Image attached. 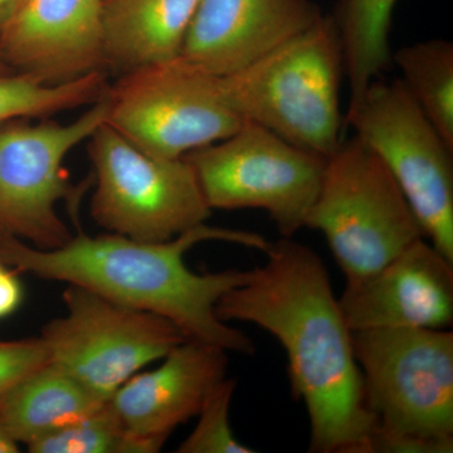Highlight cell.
<instances>
[{"label":"cell","mask_w":453,"mask_h":453,"mask_svg":"<svg viewBox=\"0 0 453 453\" xmlns=\"http://www.w3.org/2000/svg\"><path fill=\"white\" fill-rule=\"evenodd\" d=\"M265 253L266 262L220 297L217 316L257 325L279 340L292 395L308 411L309 452L372 453L377 418L323 259L292 238L271 242Z\"/></svg>","instance_id":"cell-1"},{"label":"cell","mask_w":453,"mask_h":453,"mask_svg":"<svg viewBox=\"0 0 453 453\" xmlns=\"http://www.w3.org/2000/svg\"><path fill=\"white\" fill-rule=\"evenodd\" d=\"M223 241L266 252L270 241L253 232L207 223L165 242H139L110 234L73 235L55 250L35 249L0 234V262L38 279L81 286L127 308L153 312L177 325L187 339L253 356L256 345L217 316L220 297L249 280L250 271L196 273L184 256L196 244Z\"/></svg>","instance_id":"cell-2"},{"label":"cell","mask_w":453,"mask_h":453,"mask_svg":"<svg viewBox=\"0 0 453 453\" xmlns=\"http://www.w3.org/2000/svg\"><path fill=\"white\" fill-rule=\"evenodd\" d=\"M353 348L378 423L372 453H451V330H360Z\"/></svg>","instance_id":"cell-3"},{"label":"cell","mask_w":453,"mask_h":453,"mask_svg":"<svg viewBox=\"0 0 453 453\" xmlns=\"http://www.w3.org/2000/svg\"><path fill=\"white\" fill-rule=\"evenodd\" d=\"M344 74L335 18L323 16L255 64L220 77L226 100L253 122L301 149L330 157L342 144Z\"/></svg>","instance_id":"cell-4"},{"label":"cell","mask_w":453,"mask_h":453,"mask_svg":"<svg viewBox=\"0 0 453 453\" xmlns=\"http://www.w3.org/2000/svg\"><path fill=\"white\" fill-rule=\"evenodd\" d=\"M305 226L326 238L347 285L365 281L425 237L388 168L357 136L327 157Z\"/></svg>","instance_id":"cell-5"},{"label":"cell","mask_w":453,"mask_h":453,"mask_svg":"<svg viewBox=\"0 0 453 453\" xmlns=\"http://www.w3.org/2000/svg\"><path fill=\"white\" fill-rule=\"evenodd\" d=\"M106 121L146 153L184 157L244 124L220 77L181 56L122 73L105 92Z\"/></svg>","instance_id":"cell-6"},{"label":"cell","mask_w":453,"mask_h":453,"mask_svg":"<svg viewBox=\"0 0 453 453\" xmlns=\"http://www.w3.org/2000/svg\"><path fill=\"white\" fill-rule=\"evenodd\" d=\"M88 142L96 177L91 216L110 234L165 242L210 219L211 207L186 157L146 153L105 122Z\"/></svg>","instance_id":"cell-7"},{"label":"cell","mask_w":453,"mask_h":453,"mask_svg":"<svg viewBox=\"0 0 453 453\" xmlns=\"http://www.w3.org/2000/svg\"><path fill=\"white\" fill-rule=\"evenodd\" d=\"M184 157L211 211H265L282 238L305 226L327 162L249 121Z\"/></svg>","instance_id":"cell-8"},{"label":"cell","mask_w":453,"mask_h":453,"mask_svg":"<svg viewBox=\"0 0 453 453\" xmlns=\"http://www.w3.org/2000/svg\"><path fill=\"white\" fill-rule=\"evenodd\" d=\"M347 122L388 168L429 243L453 262V150L401 80H374L349 104Z\"/></svg>","instance_id":"cell-9"},{"label":"cell","mask_w":453,"mask_h":453,"mask_svg":"<svg viewBox=\"0 0 453 453\" xmlns=\"http://www.w3.org/2000/svg\"><path fill=\"white\" fill-rule=\"evenodd\" d=\"M65 315L41 330L50 360L107 401L187 338L163 316L127 308L81 286L64 291Z\"/></svg>","instance_id":"cell-10"},{"label":"cell","mask_w":453,"mask_h":453,"mask_svg":"<svg viewBox=\"0 0 453 453\" xmlns=\"http://www.w3.org/2000/svg\"><path fill=\"white\" fill-rule=\"evenodd\" d=\"M106 112L104 94L68 124L17 119L0 125V234L41 250L73 237L57 211L71 192L65 160L106 121Z\"/></svg>","instance_id":"cell-11"},{"label":"cell","mask_w":453,"mask_h":453,"mask_svg":"<svg viewBox=\"0 0 453 453\" xmlns=\"http://www.w3.org/2000/svg\"><path fill=\"white\" fill-rule=\"evenodd\" d=\"M0 55L50 85L104 70L103 0H26L0 31Z\"/></svg>","instance_id":"cell-12"},{"label":"cell","mask_w":453,"mask_h":453,"mask_svg":"<svg viewBox=\"0 0 453 453\" xmlns=\"http://www.w3.org/2000/svg\"><path fill=\"white\" fill-rule=\"evenodd\" d=\"M351 332L387 327L449 329L453 323V262L425 237L339 299Z\"/></svg>","instance_id":"cell-13"},{"label":"cell","mask_w":453,"mask_h":453,"mask_svg":"<svg viewBox=\"0 0 453 453\" xmlns=\"http://www.w3.org/2000/svg\"><path fill=\"white\" fill-rule=\"evenodd\" d=\"M321 17L312 0H199L180 56L213 76H231Z\"/></svg>","instance_id":"cell-14"},{"label":"cell","mask_w":453,"mask_h":453,"mask_svg":"<svg viewBox=\"0 0 453 453\" xmlns=\"http://www.w3.org/2000/svg\"><path fill=\"white\" fill-rule=\"evenodd\" d=\"M226 351L187 339L150 372H136L107 401L130 436L164 446L172 432L196 417L226 377Z\"/></svg>","instance_id":"cell-15"},{"label":"cell","mask_w":453,"mask_h":453,"mask_svg":"<svg viewBox=\"0 0 453 453\" xmlns=\"http://www.w3.org/2000/svg\"><path fill=\"white\" fill-rule=\"evenodd\" d=\"M199 0H103L105 67L125 73L180 56Z\"/></svg>","instance_id":"cell-16"},{"label":"cell","mask_w":453,"mask_h":453,"mask_svg":"<svg viewBox=\"0 0 453 453\" xmlns=\"http://www.w3.org/2000/svg\"><path fill=\"white\" fill-rule=\"evenodd\" d=\"M104 402L50 362L0 398V426L17 443L28 446L79 421Z\"/></svg>","instance_id":"cell-17"},{"label":"cell","mask_w":453,"mask_h":453,"mask_svg":"<svg viewBox=\"0 0 453 453\" xmlns=\"http://www.w3.org/2000/svg\"><path fill=\"white\" fill-rule=\"evenodd\" d=\"M396 0H344L338 23L350 101L359 97L390 62L389 33Z\"/></svg>","instance_id":"cell-18"},{"label":"cell","mask_w":453,"mask_h":453,"mask_svg":"<svg viewBox=\"0 0 453 453\" xmlns=\"http://www.w3.org/2000/svg\"><path fill=\"white\" fill-rule=\"evenodd\" d=\"M393 58L404 88L453 150L452 42H418L399 50Z\"/></svg>","instance_id":"cell-19"},{"label":"cell","mask_w":453,"mask_h":453,"mask_svg":"<svg viewBox=\"0 0 453 453\" xmlns=\"http://www.w3.org/2000/svg\"><path fill=\"white\" fill-rule=\"evenodd\" d=\"M107 88L109 83L104 70L57 85L14 71L0 73V125L17 119L47 118L83 105H94Z\"/></svg>","instance_id":"cell-20"},{"label":"cell","mask_w":453,"mask_h":453,"mask_svg":"<svg viewBox=\"0 0 453 453\" xmlns=\"http://www.w3.org/2000/svg\"><path fill=\"white\" fill-rule=\"evenodd\" d=\"M27 447L32 453H154L163 446L127 434L106 401L79 421Z\"/></svg>","instance_id":"cell-21"},{"label":"cell","mask_w":453,"mask_h":453,"mask_svg":"<svg viewBox=\"0 0 453 453\" xmlns=\"http://www.w3.org/2000/svg\"><path fill=\"white\" fill-rule=\"evenodd\" d=\"M235 390V381L225 378L211 390L202 410L196 414L198 423L192 434L178 447V453H255L234 437L229 426V408Z\"/></svg>","instance_id":"cell-22"},{"label":"cell","mask_w":453,"mask_h":453,"mask_svg":"<svg viewBox=\"0 0 453 453\" xmlns=\"http://www.w3.org/2000/svg\"><path fill=\"white\" fill-rule=\"evenodd\" d=\"M50 362L49 348L41 336L0 342V398Z\"/></svg>","instance_id":"cell-23"},{"label":"cell","mask_w":453,"mask_h":453,"mask_svg":"<svg viewBox=\"0 0 453 453\" xmlns=\"http://www.w3.org/2000/svg\"><path fill=\"white\" fill-rule=\"evenodd\" d=\"M22 286L13 273L3 270L0 273V319L13 314L22 301Z\"/></svg>","instance_id":"cell-24"},{"label":"cell","mask_w":453,"mask_h":453,"mask_svg":"<svg viewBox=\"0 0 453 453\" xmlns=\"http://www.w3.org/2000/svg\"><path fill=\"white\" fill-rule=\"evenodd\" d=\"M26 0H0V31L16 16Z\"/></svg>","instance_id":"cell-25"},{"label":"cell","mask_w":453,"mask_h":453,"mask_svg":"<svg viewBox=\"0 0 453 453\" xmlns=\"http://www.w3.org/2000/svg\"><path fill=\"white\" fill-rule=\"evenodd\" d=\"M19 452V443H17L4 428L0 426V453H17Z\"/></svg>","instance_id":"cell-26"},{"label":"cell","mask_w":453,"mask_h":453,"mask_svg":"<svg viewBox=\"0 0 453 453\" xmlns=\"http://www.w3.org/2000/svg\"><path fill=\"white\" fill-rule=\"evenodd\" d=\"M12 73L11 68H9V65L5 64L4 59H3L2 55H0V73Z\"/></svg>","instance_id":"cell-27"},{"label":"cell","mask_w":453,"mask_h":453,"mask_svg":"<svg viewBox=\"0 0 453 453\" xmlns=\"http://www.w3.org/2000/svg\"><path fill=\"white\" fill-rule=\"evenodd\" d=\"M5 266L4 265L2 264V262H0V273H3V270H4Z\"/></svg>","instance_id":"cell-28"}]
</instances>
